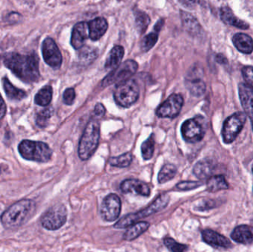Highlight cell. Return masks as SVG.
<instances>
[{"instance_id":"37","label":"cell","mask_w":253,"mask_h":252,"mask_svg":"<svg viewBox=\"0 0 253 252\" xmlns=\"http://www.w3.org/2000/svg\"><path fill=\"white\" fill-rule=\"evenodd\" d=\"M202 185H203V183L200 181H182L177 183L175 188L178 190L190 191L197 189V188L200 187Z\"/></svg>"},{"instance_id":"5","label":"cell","mask_w":253,"mask_h":252,"mask_svg":"<svg viewBox=\"0 0 253 252\" xmlns=\"http://www.w3.org/2000/svg\"><path fill=\"white\" fill-rule=\"evenodd\" d=\"M18 150L24 159L39 163L50 161L53 154L47 144L31 140L22 141L18 146Z\"/></svg>"},{"instance_id":"24","label":"cell","mask_w":253,"mask_h":252,"mask_svg":"<svg viewBox=\"0 0 253 252\" xmlns=\"http://www.w3.org/2000/svg\"><path fill=\"white\" fill-rule=\"evenodd\" d=\"M150 226V224L148 222H136L128 227L123 235V239L126 241H134L147 231Z\"/></svg>"},{"instance_id":"27","label":"cell","mask_w":253,"mask_h":252,"mask_svg":"<svg viewBox=\"0 0 253 252\" xmlns=\"http://www.w3.org/2000/svg\"><path fill=\"white\" fill-rule=\"evenodd\" d=\"M2 85L6 96L10 100L20 101L27 96L26 93L24 90L15 87L6 77L2 78Z\"/></svg>"},{"instance_id":"42","label":"cell","mask_w":253,"mask_h":252,"mask_svg":"<svg viewBox=\"0 0 253 252\" xmlns=\"http://www.w3.org/2000/svg\"><path fill=\"white\" fill-rule=\"evenodd\" d=\"M178 1L187 7H193L196 3V0H178Z\"/></svg>"},{"instance_id":"41","label":"cell","mask_w":253,"mask_h":252,"mask_svg":"<svg viewBox=\"0 0 253 252\" xmlns=\"http://www.w3.org/2000/svg\"><path fill=\"white\" fill-rule=\"evenodd\" d=\"M6 113V105L4 103V99L1 97L0 94V124H1V120L4 118Z\"/></svg>"},{"instance_id":"2","label":"cell","mask_w":253,"mask_h":252,"mask_svg":"<svg viewBox=\"0 0 253 252\" xmlns=\"http://www.w3.org/2000/svg\"><path fill=\"white\" fill-rule=\"evenodd\" d=\"M35 203L32 200L22 199L10 206L1 216V221L6 229H16L32 216Z\"/></svg>"},{"instance_id":"36","label":"cell","mask_w":253,"mask_h":252,"mask_svg":"<svg viewBox=\"0 0 253 252\" xmlns=\"http://www.w3.org/2000/svg\"><path fill=\"white\" fill-rule=\"evenodd\" d=\"M164 244L169 251L172 252H183L188 250L187 246L179 244V243L176 242L175 240L171 238H165Z\"/></svg>"},{"instance_id":"14","label":"cell","mask_w":253,"mask_h":252,"mask_svg":"<svg viewBox=\"0 0 253 252\" xmlns=\"http://www.w3.org/2000/svg\"><path fill=\"white\" fill-rule=\"evenodd\" d=\"M199 70L194 69L186 77L185 85L190 93L196 97L202 96L206 91V84L202 79Z\"/></svg>"},{"instance_id":"12","label":"cell","mask_w":253,"mask_h":252,"mask_svg":"<svg viewBox=\"0 0 253 252\" xmlns=\"http://www.w3.org/2000/svg\"><path fill=\"white\" fill-rule=\"evenodd\" d=\"M122 210V201L116 194H110L105 197L101 206V216L104 220L115 221L120 217Z\"/></svg>"},{"instance_id":"38","label":"cell","mask_w":253,"mask_h":252,"mask_svg":"<svg viewBox=\"0 0 253 252\" xmlns=\"http://www.w3.org/2000/svg\"><path fill=\"white\" fill-rule=\"evenodd\" d=\"M242 74L247 84H248L253 90V67H245L242 69Z\"/></svg>"},{"instance_id":"20","label":"cell","mask_w":253,"mask_h":252,"mask_svg":"<svg viewBox=\"0 0 253 252\" xmlns=\"http://www.w3.org/2000/svg\"><path fill=\"white\" fill-rule=\"evenodd\" d=\"M89 37L93 41L103 36L108 28V22L104 18L99 17L88 22Z\"/></svg>"},{"instance_id":"10","label":"cell","mask_w":253,"mask_h":252,"mask_svg":"<svg viewBox=\"0 0 253 252\" xmlns=\"http://www.w3.org/2000/svg\"><path fill=\"white\" fill-rule=\"evenodd\" d=\"M67 217L68 213L65 206L62 204L53 206L42 217V226L47 230H57L66 223Z\"/></svg>"},{"instance_id":"15","label":"cell","mask_w":253,"mask_h":252,"mask_svg":"<svg viewBox=\"0 0 253 252\" xmlns=\"http://www.w3.org/2000/svg\"><path fill=\"white\" fill-rule=\"evenodd\" d=\"M239 94L242 108L251 120L253 130V90L248 84L241 83L239 85Z\"/></svg>"},{"instance_id":"16","label":"cell","mask_w":253,"mask_h":252,"mask_svg":"<svg viewBox=\"0 0 253 252\" xmlns=\"http://www.w3.org/2000/svg\"><path fill=\"white\" fill-rule=\"evenodd\" d=\"M202 236L204 242L213 248L230 249L233 247V244L228 238L211 229L204 230Z\"/></svg>"},{"instance_id":"13","label":"cell","mask_w":253,"mask_h":252,"mask_svg":"<svg viewBox=\"0 0 253 252\" xmlns=\"http://www.w3.org/2000/svg\"><path fill=\"white\" fill-rule=\"evenodd\" d=\"M42 52L44 62L49 66L53 69L60 68L62 62V54L53 38H46L44 40L42 47Z\"/></svg>"},{"instance_id":"35","label":"cell","mask_w":253,"mask_h":252,"mask_svg":"<svg viewBox=\"0 0 253 252\" xmlns=\"http://www.w3.org/2000/svg\"><path fill=\"white\" fill-rule=\"evenodd\" d=\"M158 38H159V33L156 31L144 36L141 43V48L142 51L147 52L153 48L157 42Z\"/></svg>"},{"instance_id":"32","label":"cell","mask_w":253,"mask_h":252,"mask_svg":"<svg viewBox=\"0 0 253 252\" xmlns=\"http://www.w3.org/2000/svg\"><path fill=\"white\" fill-rule=\"evenodd\" d=\"M155 135L152 134L145 142H143L141 146V155L144 160L151 159L155 151Z\"/></svg>"},{"instance_id":"43","label":"cell","mask_w":253,"mask_h":252,"mask_svg":"<svg viewBox=\"0 0 253 252\" xmlns=\"http://www.w3.org/2000/svg\"><path fill=\"white\" fill-rule=\"evenodd\" d=\"M164 25V20L163 19H160L159 20V22L156 24L154 27V31L156 32L159 33L160 31V30L162 29V26Z\"/></svg>"},{"instance_id":"8","label":"cell","mask_w":253,"mask_h":252,"mask_svg":"<svg viewBox=\"0 0 253 252\" xmlns=\"http://www.w3.org/2000/svg\"><path fill=\"white\" fill-rule=\"evenodd\" d=\"M247 115L243 112H237L229 116L223 124L221 136L227 144L233 143L242 131L246 123Z\"/></svg>"},{"instance_id":"23","label":"cell","mask_w":253,"mask_h":252,"mask_svg":"<svg viewBox=\"0 0 253 252\" xmlns=\"http://www.w3.org/2000/svg\"><path fill=\"white\" fill-rule=\"evenodd\" d=\"M233 42L235 47L245 54H251L253 51V40L250 36L245 34H236L233 36Z\"/></svg>"},{"instance_id":"19","label":"cell","mask_w":253,"mask_h":252,"mask_svg":"<svg viewBox=\"0 0 253 252\" xmlns=\"http://www.w3.org/2000/svg\"><path fill=\"white\" fill-rule=\"evenodd\" d=\"M231 238L238 244L249 245L253 243V226L240 225L235 228L231 234Z\"/></svg>"},{"instance_id":"39","label":"cell","mask_w":253,"mask_h":252,"mask_svg":"<svg viewBox=\"0 0 253 252\" xmlns=\"http://www.w3.org/2000/svg\"><path fill=\"white\" fill-rule=\"evenodd\" d=\"M76 93L74 88H68L63 93V102L67 105H72L75 100Z\"/></svg>"},{"instance_id":"46","label":"cell","mask_w":253,"mask_h":252,"mask_svg":"<svg viewBox=\"0 0 253 252\" xmlns=\"http://www.w3.org/2000/svg\"><path fill=\"white\" fill-rule=\"evenodd\" d=\"M0 173H1V170H0Z\"/></svg>"},{"instance_id":"34","label":"cell","mask_w":253,"mask_h":252,"mask_svg":"<svg viewBox=\"0 0 253 252\" xmlns=\"http://www.w3.org/2000/svg\"><path fill=\"white\" fill-rule=\"evenodd\" d=\"M53 109L51 108H46L40 111L39 113L37 114L36 117V124L38 127L43 128L47 126L49 119L51 118L53 115Z\"/></svg>"},{"instance_id":"18","label":"cell","mask_w":253,"mask_h":252,"mask_svg":"<svg viewBox=\"0 0 253 252\" xmlns=\"http://www.w3.org/2000/svg\"><path fill=\"white\" fill-rule=\"evenodd\" d=\"M89 36L88 23L84 22H79L72 31L71 42L76 50L81 49Z\"/></svg>"},{"instance_id":"22","label":"cell","mask_w":253,"mask_h":252,"mask_svg":"<svg viewBox=\"0 0 253 252\" xmlns=\"http://www.w3.org/2000/svg\"><path fill=\"white\" fill-rule=\"evenodd\" d=\"M220 16L223 22L227 25H232L240 29L246 30L249 28L248 24L236 17L231 9L227 6L221 7L220 10Z\"/></svg>"},{"instance_id":"45","label":"cell","mask_w":253,"mask_h":252,"mask_svg":"<svg viewBox=\"0 0 253 252\" xmlns=\"http://www.w3.org/2000/svg\"><path fill=\"white\" fill-rule=\"evenodd\" d=\"M252 170H253V167H252Z\"/></svg>"},{"instance_id":"9","label":"cell","mask_w":253,"mask_h":252,"mask_svg":"<svg viewBox=\"0 0 253 252\" xmlns=\"http://www.w3.org/2000/svg\"><path fill=\"white\" fill-rule=\"evenodd\" d=\"M138 69V64L133 60H127L116 68L112 72H110L105 79L102 81V86L111 85L120 83L129 79L132 75L135 74Z\"/></svg>"},{"instance_id":"6","label":"cell","mask_w":253,"mask_h":252,"mask_svg":"<svg viewBox=\"0 0 253 252\" xmlns=\"http://www.w3.org/2000/svg\"><path fill=\"white\" fill-rule=\"evenodd\" d=\"M139 87L135 80L128 79L117 85L114 92V100L119 106L128 108L138 101Z\"/></svg>"},{"instance_id":"17","label":"cell","mask_w":253,"mask_h":252,"mask_svg":"<svg viewBox=\"0 0 253 252\" xmlns=\"http://www.w3.org/2000/svg\"><path fill=\"white\" fill-rule=\"evenodd\" d=\"M120 189L124 193H135L141 196L148 197L150 195V186L136 179H126L120 184Z\"/></svg>"},{"instance_id":"44","label":"cell","mask_w":253,"mask_h":252,"mask_svg":"<svg viewBox=\"0 0 253 252\" xmlns=\"http://www.w3.org/2000/svg\"><path fill=\"white\" fill-rule=\"evenodd\" d=\"M215 59H216L217 62H218V63L220 64H224L227 63V59H226V58L224 57V56H223V55H217L216 58H215Z\"/></svg>"},{"instance_id":"40","label":"cell","mask_w":253,"mask_h":252,"mask_svg":"<svg viewBox=\"0 0 253 252\" xmlns=\"http://www.w3.org/2000/svg\"><path fill=\"white\" fill-rule=\"evenodd\" d=\"M105 112H106V109L105 106L101 103L96 104L94 109L95 118H102L105 115Z\"/></svg>"},{"instance_id":"33","label":"cell","mask_w":253,"mask_h":252,"mask_svg":"<svg viewBox=\"0 0 253 252\" xmlns=\"http://www.w3.org/2000/svg\"><path fill=\"white\" fill-rule=\"evenodd\" d=\"M135 17L137 30L140 34H143L147 30V27L150 24V17L147 13L140 11V10L135 12Z\"/></svg>"},{"instance_id":"30","label":"cell","mask_w":253,"mask_h":252,"mask_svg":"<svg viewBox=\"0 0 253 252\" xmlns=\"http://www.w3.org/2000/svg\"><path fill=\"white\" fill-rule=\"evenodd\" d=\"M177 173V168L172 164H167L162 167L158 176L159 183H165L172 180Z\"/></svg>"},{"instance_id":"28","label":"cell","mask_w":253,"mask_h":252,"mask_svg":"<svg viewBox=\"0 0 253 252\" xmlns=\"http://www.w3.org/2000/svg\"><path fill=\"white\" fill-rule=\"evenodd\" d=\"M229 188V184L224 176H211L207 182V189L211 192H217Z\"/></svg>"},{"instance_id":"1","label":"cell","mask_w":253,"mask_h":252,"mask_svg":"<svg viewBox=\"0 0 253 252\" xmlns=\"http://www.w3.org/2000/svg\"><path fill=\"white\" fill-rule=\"evenodd\" d=\"M4 65L24 82H36L40 78L39 57L35 53L27 55L7 53L4 56Z\"/></svg>"},{"instance_id":"21","label":"cell","mask_w":253,"mask_h":252,"mask_svg":"<svg viewBox=\"0 0 253 252\" xmlns=\"http://www.w3.org/2000/svg\"><path fill=\"white\" fill-rule=\"evenodd\" d=\"M214 170H215V164L213 161L205 158L196 163V165L193 167V174L200 180H204L211 177Z\"/></svg>"},{"instance_id":"3","label":"cell","mask_w":253,"mask_h":252,"mask_svg":"<svg viewBox=\"0 0 253 252\" xmlns=\"http://www.w3.org/2000/svg\"><path fill=\"white\" fill-rule=\"evenodd\" d=\"M100 139V124L96 118L87 123L79 144L78 155L80 159L87 161L96 152Z\"/></svg>"},{"instance_id":"31","label":"cell","mask_w":253,"mask_h":252,"mask_svg":"<svg viewBox=\"0 0 253 252\" xmlns=\"http://www.w3.org/2000/svg\"><path fill=\"white\" fill-rule=\"evenodd\" d=\"M132 154L130 152H126L117 157H112L108 160V163L112 167L118 168H126L130 165L132 161Z\"/></svg>"},{"instance_id":"29","label":"cell","mask_w":253,"mask_h":252,"mask_svg":"<svg viewBox=\"0 0 253 252\" xmlns=\"http://www.w3.org/2000/svg\"><path fill=\"white\" fill-rule=\"evenodd\" d=\"M53 96V89L47 85L42 87L34 98V102L39 106L46 107L50 103Z\"/></svg>"},{"instance_id":"26","label":"cell","mask_w":253,"mask_h":252,"mask_svg":"<svg viewBox=\"0 0 253 252\" xmlns=\"http://www.w3.org/2000/svg\"><path fill=\"white\" fill-rule=\"evenodd\" d=\"M125 54V50L123 46L116 45L110 52L109 56L105 63L107 69H115L120 65L122 59Z\"/></svg>"},{"instance_id":"7","label":"cell","mask_w":253,"mask_h":252,"mask_svg":"<svg viewBox=\"0 0 253 252\" xmlns=\"http://www.w3.org/2000/svg\"><path fill=\"white\" fill-rule=\"evenodd\" d=\"M181 133L183 139L189 143H197L205 137L206 121L202 116H196L186 120L181 125Z\"/></svg>"},{"instance_id":"11","label":"cell","mask_w":253,"mask_h":252,"mask_svg":"<svg viewBox=\"0 0 253 252\" xmlns=\"http://www.w3.org/2000/svg\"><path fill=\"white\" fill-rule=\"evenodd\" d=\"M184 105V99L180 94H172L156 109L159 118H174L179 115Z\"/></svg>"},{"instance_id":"25","label":"cell","mask_w":253,"mask_h":252,"mask_svg":"<svg viewBox=\"0 0 253 252\" xmlns=\"http://www.w3.org/2000/svg\"><path fill=\"white\" fill-rule=\"evenodd\" d=\"M181 17L182 19L183 25L187 32L190 33L191 35H199L200 34L202 28L194 16L187 12L181 10Z\"/></svg>"},{"instance_id":"4","label":"cell","mask_w":253,"mask_h":252,"mask_svg":"<svg viewBox=\"0 0 253 252\" xmlns=\"http://www.w3.org/2000/svg\"><path fill=\"white\" fill-rule=\"evenodd\" d=\"M169 202L168 194L164 193L159 195L148 207L141 211L126 215L114 224V228L117 229H126L141 219L156 214L166 208Z\"/></svg>"}]
</instances>
